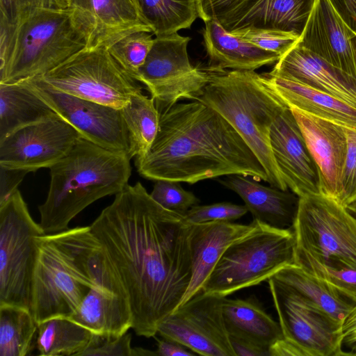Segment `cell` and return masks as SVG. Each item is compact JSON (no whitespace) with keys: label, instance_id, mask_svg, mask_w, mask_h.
Returning <instances> with one entry per match:
<instances>
[{"label":"cell","instance_id":"cell-2","mask_svg":"<svg viewBox=\"0 0 356 356\" xmlns=\"http://www.w3.org/2000/svg\"><path fill=\"white\" fill-rule=\"evenodd\" d=\"M158 110L157 135L149 152L135 160L143 177L193 184L243 175L268 182L264 168L250 147L209 105L193 100Z\"/></svg>","mask_w":356,"mask_h":356},{"label":"cell","instance_id":"cell-51","mask_svg":"<svg viewBox=\"0 0 356 356\" xmlns=\"http://www.w3.org/2000/svg\"><path fill=\"white\" fill-rule=\"evenodd\" d=\"M346 208L355 217H356V201L349 204Z\"/></svg>","mask_w":356,"mask_h":356},{"label":"cell","instance_id":"cell-50","mask_svg":"<svg viewBox=\"0 0 356 356\" xmlns=\"http://www.w3.org/2000/svg\"><path fill=\"white\" fill-rule=\"evenodd\" d=\"M157 355L156 351H151L141 347L133 348L132 356Z\"/></svg>","mask_w":356,"mask_h":356},{"label":"cell","instance_id":"cell-1","mask_svg":"<svg viewBox=\"0 0 356 356\" xmlns=\"http://www.w3.org/2000/svg\"><path fill=\"white\" fill-rule=\"evenodd\" d=\"M90 226L127 293L132 329L138 336L154 337L191 280V224L137 182L115 195Z\"/></svg>","mask_w":356,"mask_h":356},{"label":"cell","instance_id":"cell-24","mask_svg":"<svg viewBox=\"0 0 356 356\" xmlns=\"http://www.w3.org/2000/svg\"><path fill=\"white\" fill-rule=\"evenodd\" d=\"M219 183L241 197L254 219L277 228L293 227L300 197L292 191L264 186L243 175L225 176Z\"/></svg>","mask_w":356,"mask_h":356},{"label":"cell","instance_id":"cell-28","mask_svg":"<svg viewBox=\"0 0 356 356\" xmlns=\"http://www.w3.org/2000/svg\"><path fill=\"white\" fill-rule=\"evenodd\" d=\"M58 115L25 81L0 83V140L22 127Z\"/></svg>","mask_w":356,"mask_h":356},{"label":"cell","instance_id":"cell-19","mask_svg":"<svg viewBox=\"0 0 356 356\" xmlns=\"http://www.w3.org/2000/svg\"><path fill=\"white\" fill-rule=\"evenodd\" d=\"M290 108L317 166L321 194L338 202L347 152L345 127L298 109Z\"/></svg>","mask_w":356,"mask_h":356},{"label":"cell","instance_id":"cell-47","mask_svg":"<svg viewBox=\"0 0 356 356\" xmlns=\"http://www.w3.org/2000/svg\"><path fill=\"white\" fill-rule=\"evenodd\" d=\"M17 3L19 10L26 7L65 9L70 6V0H17Z\"/></svg>","mask_w":356,"mask_h":356},{"label":"cell","instance_id":"cell-30","mask_svg":"<svg viewBox=\"0 0 356 356\" xmlns=\"http://www.w3.org/2000/svg\"><path fill=\"white\" fill-rule=\"evenodd\" d=\"M35 347L42 356H78L93 334L67 318H52L37 323Z\"/></svg>","mask_w":356,"mask_h":356},{"label":"cell","instance_id":"cell-3","mask_svg":"<svg viewBox=\"0 0 356 356\" xmlns=\"http://www.w3.org/2000/svg\"><path fill=\"white\" fill-rule=\"evenodd\" d=\"M35 243L30 310L37 323L68 318L97 284L102 246L90 226L43 234Z\"/></svg>","mask_w":356,"mask_h":356},{"label":"cell","instance_id":"cell-31","mask_svg":"<svg viewBox=\"0 0 356 356\" xmlns=\"http://www.w3.org/2000/svg\"><path fill=\"white\" fill-rule=\"evenodd\" d=\"M129 136L130 158L145 156L157 135L160 114L155 100L139 92L121 109Z\"/></svg>","mask_w":356,"mask_h":356},{"label":"cell","instance_id":"cell-36","mask_svg":"<svg viewBox=\"0 0 356 356\" xmlns=\"http://www.w3.org/2000/svg\"><path fill=\"white\" fill-rule=\"evenodd\" d=\"M149 195L163 208L183 216L192 207L200 203V200L192 192L186 191L180 182L175 181H155Z\"/></svg>","mask_w":356,"mask_h":356},{"label":"cell","instance_id":"cell-14","mask_svg":"<svg viewBox=\"0 0 356 356\" xmlns=\"http://www.w3.org/2000/svg\"><path fill=\"white\" fill-rule=\"evenodd\" d=\"M25 81L82 138L130 158L129 136L120 109L58 91L35 77Z\"/></svg>","mask_w":356,"mask_h":356},{"label":"cell","instance_id":"cell-23","mask_svg":"<svg viewBox=\"0 0 356 356\" xmlns=\"http://www.w3.org/2000/svg\"><path fill=\"white\" fill-rule=\"evenodd\" d=\"M315 0H246L235 10L217 20L229 32L264 29L300 36Z\"/></svg>","mask_w":356,"mask_h":356},{"label":"cell","instance_id":"cell-44","mask_svg":"<svg viewBox=\"0 0 356 356\" xmlns=\"http://www.w3.org/2000/svg\"><path fill=\"white\" fill-rule=\"evenodd\" d=\"M156 339L157 341L156 353L159 356H193L197 355L187 347L175 341L166 339L162 340Z\"/></svg>","mask_w":356,"mask_h":356},{"label":"cell","instance_id":"cell-34","mask_svg":"<svg viewBox=\"0 0 356 356\" xmlns=\"http://www.w3.org/2000/svg\"><path fill=\"white\" fill-rule=\"evenodd\" d=\"M152 34L145 31L133 32L107 47L111 56L136 80L154 44Z\"/></svg>","mask_w":356,"mask_h":356},{"label":"cell","instance_id":"cell-33","mask_svg":"<svg viewBox=\"0 0 356 356\" xmlns=\"http://www.w3.org/2000/svg\"><path fill=\"white\" fill-rule=\"evenodd\" d=\"M38 325L28 308L0 305V356H26L33 348Z\"/></svg>","mask_w":356,"mask_h":356},{"label":"cell","instance_id":"cell-42","mask_svg":"<svg viewBox=\"0 0 356 356\" xmlns=\"http://www.w3.org/2000/svg\"><path fill=\"white\" fill-rule=\"evenodd\" d=\"M29 172L26 170L0 166V204L18 190L19 184Z\"/></svg>","mask_w":356,"mask_h":356},{"label":"cell","instance_id":"cell-12","mask_svg":"<svg viewBox=\"0 0 356 356\" xmlns=\"http://www.w3.org/2000/svg\"><path fill=\"white\" fill-rule=\"evenodd\" d=\"M284 338L305 356H340L344 341L343 325L289 287L268 280Z\"/></svg>","mask_w":356,"mask_h":356},{"label":"cell","instance_id":"cell-53","mask_svg":"<svg viewBox=\"0 0 356 356\" xmlns=\"http://www.w3.org/2000/svg\"><path fill=\"white\" fill-rule=\"evenodd\" d=\"M354 350H355V355H356V343L354 344Z\"/></svg>","mask_w":356,"mask_h":356},{"label":"cell","instance_id":"cell-48","mask_svg":"<svg viewBox=\"0 0 356 356\" xmlns=\"http://www.w3.org/2000/svg\"><path fill=\"white\" fill-rule=\"evenodd\" d=\"M343 333L345 342L356 343V303L343 322Z\"/></svg>","mask_w":356,"mask_h":356},{"label":"cell","instance_id":"cell-27","mask_svg":"<svg viewBox=\"0 0 356 356\" xmlns=\"http://www.w3.org/2000/svg\"><path fill=\"white\" fill-rule=\"evenodd\" d=\"M222 312L229 337L247 341L268 351L284 338L280 323L266 313L254 296L246 299L225 298Z\"/></svg>","mask_w":356,"mask_h":356},{"label":"cell","instance_id":"cell-13","mask_svg":"<svg viewBox=\"0 0 356 356\" xmlns=\"http://www.w3.org/2000/svg\"><path fill=\"white\" fill-rule=\"evenodd\" d=\"M224 298L201 291L165 318L157 334L197 355L236 356L224 321Z\"/></svg>","mask_w":356,"mask_h":356},{"label":"cell","instance_id":"cell-22","mask_svg":"<svg viewBox=\"0 0 356 356\" xmlns=\"http://www.w3.org/2000/svg\"><path fill=\"white\" fill-rule=\"evenodd\" d=\"M259 223L254 219L249 225L229 221L191 224L192 276L180 305L202 291L206 280L227 248L252 232Z\"/></svg>","mask_w":356,"mask_h":356},{"label":"cell","instance_id":"cell-15","mask_svg":"<svg viewBox=\"0 0 356 356\" xmlns=\"http://www.w3.org/2000/svg\"><path fill=\"white\" fill-rule=\"evenodd\" d=\"M80 133L59 115L22 127L0 140V166L29 172L65 157Z\"/></svg>","mask_w":356,"mask_h":356},{"label":"cell","instance_id":"cell-43","mask_svg":"<svg viewBox=\"0 0 356 356\" xmlns=\"http://www.w3.org/2000/svg\"><path fill=\"white\" fill-rule=\"evenodd\" d=\"M349 29L356 34V0H329Z\"/></svg>","mask_w":356,"mask_h":356},{"label":"cell","instance_id":"cell-40","mask_svg":"<svg viewBox=\"0 0 356 356\" xmlns=\"http://www.w3.org/2000/svg\"><path fill=\"white\" fill-rule=\"evenodd\" d=\"M131 334L119 337L93 334L87 348L78 356H132Z\"/></svg>","mask_w":356,"mask_h":356},{"label":"cell","instance_id":"cell-29","mask_svg":"<svg viewBox=\"0 0 356 356\" xmlns=\"http://www.w3.org/2000/svg\"><path fill=\"white\" fill-rule=\"evenodd\" d=\"M272 277L312 302L342 325L355 305L334 287L296 264L284 267Z\"/></svg>","mask_w":356,"mask_h":356},{"label":"cell","instance_id":"cell-18","mask_svg":"<svg viewBox=\"0 0 356 356\" xmlns=\"http://www.w3.org/2000/svg\"><path fill=\"white\" fill-rule=\"evenodd\" d=\"M69 8L86 38V48L107 47L136 31L152 33L136 0H70Z\"/></svg>","mask_w":356,"mask_h":356},{"label":"cell","instance_id":"cell-32","mask_svg":"<svg viewBox=\"0 0 356 356\" xmlns=\"http://www.w3.org/2000/svg\"><path fill=\"white\" fill-rule=\"evenodd\" d=\"M156 37L189 29L200 17V0H136Z\"/></svg>","mask_w":356,"mask_h":356},{"label":"cell","instance_id":"cell-41","mask_svg":"<svg viewBox=\"0 0 356 356\" xmlns=\"http://www.w3.org/2000/svg\"><path fill=\"white\" fill-rule=\"evenodd\" d=\"M246 0H200V17L204 22L219 20L235 10Z\"/></svg>","mask_w":356,"mask_h":356},{"label":"cell","instance_id":"cell-35","mask_svg":"<svg viewBox=\"0 0 356 356\" xmlns=\"http://www.w3.org/2000/svg\"><path fill=\"white\" fill-rule=\"evenodd\" d=\"M296 264L356 303V269L332 266L321 263L297 247Z\"/></svg>","mask_w":356,"mask_h":356},{"label":"cell","instance_id":"cell-5","mask_svg":"<svg viewBox=\"0 0 356 356\" xmlns=\"http://www.w3.org/2000/svg\"><path fill=\"white\" fill-rule=\"evenodd\" d=\"M70 8L26 7L0 18V83L40 76L86 47Z\"/></svg>","mask_w":356,"mask_h":356},{"label":"cell","instance_id":"cell-37","mask_svg":"<svg viewBox=\"0 0 356 356\" xmlns=\"http://www.w3.org/2000/svg\"><path fill=\"white\" fill-rule=\"evenodd\" d=\"M231 33L280 57L293 47L300 38L293 33L264 29H245Z\"/></svg>","mask_w":356,"mask_h":356},{"label":"cell","instance_id":"cell-25","mask_svg":"<svg viewBox=\"0 0 356 356\" xmlns=\"http://www.w3.org/2000/svg\"><path fill=\"white\" fill-rule=\"evenodd\" d=\"M261 81L290 108L356 130V106L329 93L301 83L273 76L259 74Z\"/></svg>","mask_w":356,"mask_h":356},{"label":"cell","instance_id":"cell-52","mask_svg":"<svg viewBox=\"0 0 356 356\" xmlns=\"http://www.w3.org/2000/svg\"><path fill=\"white\" fill-rule=\"evenodd\" d=\"M352 44H353V49L355 62V65H356V34L352 38Z\"/></svg>","mask_w":356,"mask_h":356},{"label":"cell","instance_id":"cell-4","mask_svg":"<svg viewBox=\"0 0 356 356\" xmlns=\"http://www.w3.org/2000/svg\"><path fill=\"white\" fill-rule=\"evenodd\" d=\"M131 158L80 138L69 154L50 169L47 199L38 207L44 234L69 228L70 221L90 204L116 195L131 174Z\"/></svg>","mask_w":356,"mask_h":356},{"label":"cell","instance_id":"cell-45","mask_svg":"<svg viewBox=\"0 0 356 356\" xmlns=\"http://www.w3.org/2000/svg\"><path fill=\"white\" fill-rule=\"evenodd\" d=\"M236 356H269V352L247 341L229 337Z\"/></svg>","mask_w":356,"mask_h":356},{"label":"cell","instance_id":"cell-39","mask_svg":"<svg viewBox=\"0 0 356 356\" xmlns=\"http://www.w3.org/2000/svg\"><path fill=\"white\" fill-rule=\"evenodd\" d=\"M347 152L341 179L339 203L347 207L356 201V130L345 127Z\"/></svg>","mask_w":356,"mask_h":356},{"label":"cell","instance_id":"cell-17","mask_svg":"<svg viewBox=\"0 0 356 356\" xmlns=\"http://www.w3.org/2000/svg\"><path fill=\"white\" fill-rule=\"evenodd\" d=\"M270 141L288 188L299 197L321 194L317 166L287 104L281 107L273 117Z\"/></svg>","mask_w":356,"mask_h":356},{"label":"cell","instance_id":"cell-7","mask_svg":"<svg viewBox=\"0 0 356 356\" xmlns=\"http://www.w3.org/2000/svg\"><path fill=\"white\" fill-rule=\"evenodd\" d=\"M296 241L291 228L259 222L250 234L230 245L206 280L202 291L222 298L268 281L296 264Z\"/></svg>","mask_w":356,"mask_h":356},{"label":"cell","instance_id":"cell-9","mask_svg":"<svg viewBox=\"0 0 356 356\" xmlns=\"http://www.w3.org/2000/svg\"><path fill=\"white\" fill-rule=\"evenodd\" d=\"M299 248L318 261L356 269V217L322 194L300 197L292 227Z\"/></svg>","mask_w":356,"mask_h":356},{"label":"cell","instance_id":"cell-26","mask_svg":"<svg viewBox=\"0 0 356 356\" xmlns=\"http://www.w3.org/2000/svg\"><path fill=\"white\" fill-rule=\"evenodd\" d=\"M202 30L204 47L209 58L208 68L216 70L254 71L276 63L280 56L264 50L227 31L214 19L205 22Z\"/></svg>","mask_w":356,"mask_h":356},{"label":"cell","instance_id":"cell-6","mask_svg":"<svg viewBox=\"0 0 356 356\" xmlns=\"http://www.w3.org/2000/svg\"><path fill=\"white\" fill-rule=\"evenodd\" d=\"M208 69L209 81L195 100L217 111L232 125L264 168L270 186L288 191L270 141L273 117L286 104L254 71Z\"/></svg>","mask_w":356,"mask_h":356},{"label":"cell","instance_id":"cell-8","mask_svg":"<svg viewBox=\"0 0 356 356\" xmlns=\"http://www.w3.org/2000/svg\"><path fill=\"white\" fill-rule=\"evenodd\" d=\"M35 78L58 91L118 109L142 92L105 46L85 48Z\"/></svg>","mask_w":356,"mask_h":356},{"label":"cell","instance_id":"cell-38","mask_svg":"<svg viewBox=\"0 0 356 356\" xmlns=\"http://www.w3.org/2000/svg\"><path fill=\"white\" fill-rule=\"evenodd\" d=\"M248 211L244 205L231 202H218L207 205H195L184 215L189 224L213 221H232L241 218Z\"/></svg>","mask_w":356,"mask_h":356},{"label":"cell","instance_id":"cell-11","mask_svg":"<svg viewBox=\"0 0 356 356\" xmlns=\"http://www.w3.org/2000/svg\"><path fill=\"white\" fill-rule=\"evenodd\" d=\"M190 37L177 33L154 38V44L136 80L145 86L156 107L174 105L179 100H195L209 81L208 68L193 66L187 46Z\"/></svg>","mask_w":356,"mask_h":356},{"label":"cell","instance_id":"cell-46","mask_svg":"<svg viewBox=\"0 0 356 356\" xmlns=\"http://www.w3.org/2000/svg\"><path fill=\"white\" fill-rule=\"evenodd\" d=\"M268 351L269 356H305L299 347L284 338L276 341Z\"/></svg>","mask_w":356,"mask_h":356},{"label":"cell","instance_id":"cell-49","mask_svg":"<svg viewBox=\"0 0 356 356\" xmlns=\"http://www.w3.org/2000/svg\"><path fill=\"white\" fill-rule=\"evenodd\" d=\"M0 17L12 23L19 11L17 0H0Z\"/></svg>","mask_w":356,"mask_h":356},{"label":"cell","instance_id":"cell-21","mask_svg":"<svg viewBox=\"0 0 356 356\" xmlns=\"http://www.w3.org/2000/svg\"><path fill=\"white\" fill-rule=\"evenodd\" d=\"M268 73L301 83L356 106V79L298 43L282 56Z\"/></svg>","mask_w":356,"mask_h":356},{"label":"cell","instance_id":"cell-16","mask_svg":"<svg viewBox=\"0 0 356 356\" xmlns=\"http://www.w3.org/2000/svg\"><path fill=\"white\" fill-rule=\"evenodd\" d=\"M67 318L100 336L119 337L132 328L133 316L127 293L105 254L97 284Z\"/></svg>","mask_w":356,"mask_h":356},{"label":"cell","instance_id":"cell-10","mask_svg":"<svg viewBox=\"0 0 356 356\" xmlns=\"http://www.w3.org/2000/svg\"><path fill=\"white\" fill-rule=\"evenodd\" d=\"M43 234L19 190L0 204V305L30 309L35 238Z\"/></svg>","mask_w":356,"mask_h":356},{"label":"cell","instance_id":"cell-20","mask_svg":"<svg viewBox=\"0 0 356 356\" xmlns=\"http://www.w3.org/2000/svg\"><path fill=\"white\" fill-rule=\"evenodd\" d=\"M354 36L329 0H315L297 43L356 79Z\"/></svg>","mask_w":356,"mask_h":356}]
</instances>
